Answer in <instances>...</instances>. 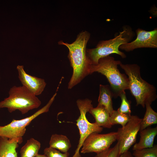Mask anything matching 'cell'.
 Instances as JSON below:
<instances>
[{
	"label": "cell",
	"mask_w": 157,
	"mask_h": 157,
	"mask_svg": "<svg viewBox=\"0 0 157 157\" xmlns=\"http://www.w3.org/2000/svg\"><path fill=\"white\" fill-rule=\"evenodd\" d=\"M90 35L88 31H83L78 34L75 41L72 43L64 42L63 41L58 42L59 44L66 46L69 51L68 58L73 72L68 83L69 89H72L90 74L91 65L86 53L87 44Z\"/></svg>",
	"instance_id": "1"
},
{
	"label": "cell",
	"mask_w": 157,
	"mask_h": 157,
	"mask_svg": "<svg viewBox=\"0 0 157 157\" xmlns=\"http://www.w3.org/2000/svg\"><path fill=\"white\" fill-rule=\"evenodd\" d=\"M128 76L129 89L135 97L136 105L144 108L147 104L151 105L157 97L156 88L143 80L141 76L140 67L136 64H123L119 65Z\"/></svg>",
	"instance_id": "2"
},
{
	"label": "cell",
	"mask_w": 157,
	"mask_h": 157,
	"mask_svg": "<svg viewBox=\"0 0 157 157\" xmlns=\"http://www.w3.org/2000/svg\"><path fill=\"white\" fill-rule=\"evenodd\" d=\"M121 63L120 61L108 56L100 59L98 64L91 65L90 69V74L97 72L106 76L110 83L113 97L115 98L126 90L129 89L128 77L121 73L118 68V65Z\"/></svg>",
	"instance_id": "3"
},
{
	"label": "cell",
	"mask_w": 157,
	"mask_h": 157,
	"mask_svg": "<svg viewBox=\"0 0 157 157\" xmlns=\"http://www.w3.org/2000/svg\"><path fill=\"white\" fill-rule=\"evenodd\" d=\"M135 35L131 28L125 26L123 31L113 38L100 41L96 47L86 49V55L90 64L97 65L100 59L113 53L117 54L122 58H126V54L119 50V47L123 44L130 42Z\"/></svg>",
	"instance_id": "4"
},
{
	"label": "cell",
	"mask_w": 157,
	"mask_h": 157,
	"mask_svg": "<svg viewBox=\"0 0 157 157\" xmlns=\"http://www.w3.org/2000/svg\"><path fill=\"white\" fill-rule=\"evenodd\" d=\"M8 94V97L0 101V108H6L10 113L18 110L22 114H25L41 104L37 96L22 86H13Z\"/></svg>",
	"instance_id": "5"
},
{
	"label": "cell",
	"mask_w": 157,
	"mask_h": 157,
	"mask_svg": "<svg viewBox=\"0 0 157 157\" xmlns=\"http://www.w3.org/2000/svg\"><path fill=\"white\" fill-rule=\"evenodd\" d=\"M92 103V100L88 98L79 99L76 101V104L80 112V115L76 120V124L79 131L80 138L77 148L72 157H81L79 150L85 139L93 132L99 133L103 131V128L98 126L95 122H90L86 118L87 113L93 107Z\"/></svg>",
	"instance_id": "6"
},
{
	"label": "cell",
	"mask_w": 157,
	"mask_h": 157,
	"mask_svg": "<svg viewBox=\"0 0 157 157\" xmlns=\"http://www.w3.org/2000/svg\"><path fill=\"white\" fill-rule=\"evenodd\" d=\"M57 93L56 92L45 106L32 115L20 120L13 119L7 125L0 126V137L6 138L9 139L22 138L26 132V127L31 122L40 115L49 111Z\"/></svg>",
	"instance_id": "7"
},
{
	"label": "cell",
	"mask_w": 157,
	"mask_h": 157,
	"mask_svg": "<svg viewBox=\"0 0 157 157\" xmlns=\"http://www.w3.org/2000/svg\"><path fill=\"white\" fill-rule=\"evenodd\" d=\"M142 119L137 115H131L123 127L118 129L117 140L119 143L120 155L129 151L136 142L137 134L140 131Z\"/></svg>",
	"instance_id": "8"
},
{
	"label": "cell",
	"mask_w": 157,
	"mask_h": 157,
	"mask_svg": "<svg viewBox=\"0 0 157 157\" xmlns=\"http://www.w3.org/2000/svg\"><path fill=\"white\" fill-rule=\"evenodd\" d=\"M117 132L106 134L93 132L90 134L84 141L81 150L82 153L101 152L110 148L117 140Z\"/></svg>",
	"instance_id": "9"
},
{
	"label": "cell",
	"mask_w": 157,
	"mask_h": 157,
	"mask_svg": "<svg viewBox=\"0 0 157 157\" xmlns=\"http://www.w3.org/2000/svg\"><path fill=\"white\" fill-rule=\"evenodd\" d=\"M137 37L132 41L123 44L119 49L126 52L143 48H157V29L146 31L138 28L136 30Z\"/></svg>",
	"instance_id": "10"
},
{
	"label": "cell",
	"mask_w": 157,
	"mask_h": 157,
	"mask_svg": "<svg viewBox=\"0 0 157 157\" xmlns=\"http://www.w3.org/2000/svg\"><path fill=\"white\" fill-rule=\"evenodd\" d=\"M17 69L18 78L22 86L36 96L40 95L47 84L44 79L28 74L25 71L23 65H18Z\"/></svg>",
	"instance_id": "11"
},
{
	"label": "cell",
	"mask_w": 157,
	"mask_h": 157,
	"mask_svg": "<svg viewBox=\"0 0 157 157\" xmlns=\"http://www.w3.org/2000/svg\"><path fill=\"white\" fill-rule=\"evenodd\" d=\"M22 142L23 138L9 139L0 137V157H18L16 149Z\"/></svg>",
	"instance_id": "12"
},
{
	"label": "cell",
	"mask_w": 157,
	"mask_h": 157,
	"mask_svg": "<svg viewBox=\"0 0 157 157\" xmlns=\"http://www.w3.org/2000/svg\"><path fill=\"white\" fill-rule=\"evenodd\" d=\"M157 134V126L149 127L140 131L139 140L134 144L132 150L134 151L153 147L154 138Z\"/></svg>",
	"instance_id": "13"
},
{
	"label": "cell",
	"mask_w": 157,
	"mask_h": 157,
	"mask_svg": "<svg viewBox=\"0 0 157 157\" xmlns=\"http://www.w3.org/2000/svg\"><path fill=\"white\" fill-rule=\"evenodd\" d=\"M89 112L94 117L98 126L108 129L112 127L110 114L104 106L98 104L96 107L91 108Z\"/></svg>",
	"instance_id": "14"
},
{
	"label": "cell",
	"mask_w": 157,
	"mask_h": 157,
	"mask_svg": "<svg viewBox=\"0 0 157 157\" xmlns=\"http://www.w3.org/2000/svg\"><path fill=\"white\" fill-rule=\"evenodd\" d=\"M113 97V93L110 85H100L98 104L104 106L110 115L114 110L112 101Z\"/></svg>",
	"instance_id": "15"
},
{
	"label": "cell",
	"mask_w": 157,
	"mask_h": 157,
	"mask_svg": "<svg viewBox=\"0 0 157 157\" xmlns=\"http://www.w3.org/2000/svg\"><path fill=\"white\" fill-rule=\"evenodd\" d=\"M49 145L64 153L68 152L72 147L69 140L66 136L57 134L51 135Z\"/></svg>",
	"instance_id": "16"
},
{
	"label": "cell",
	"mask_w": 157,
	"mask_h": 157,
	"mask_svg": "<svg viewBox=\"0 0 157 157\" xmlns=\"http://www.w3.org/2000/svg\"><path fill=\"white\" fill-rule=\"evenodd\" d=\"M41 147L40 142L33 138L28 140L21 149V157H35Z\"/></svg>",
	"instance_id": "17"
},
{
	"label": "cell",
	"mask_w": 157,
	"mask_h": 157,
	"mask_svg": "<svg viewBox=\"0 0 157 157\" xmlns=\"http://www.w3.org/2000/svg\"><path fill=\"white\" fill-rule=\"evenodd\" d=\"M146 112L143 119H142L140 131L151 125L157 123V113L154 111L149 104L145 105Z\"/></svg>",
	"instance_id": "18"
},
{
	"label": "cell",
	"mask_w": 157,
	"mask_h": 157,
	"mask_svg": "<svg viewBox=\"0 0 157 157\" xmlns=\"http://www.w3.org/2000/svg\"><path fill=\"white\" fill-rule=\"evenodd\" d=\"M131 114L121 113L117 110H114L110 115V120L112 126L116 124H119L122 127H124L129 120Z\"/></svg>",
	"instance_id": "19"
},
{
	"label": "cell",
	"mask_w": 157,
	"mask_h": 157,
	"mask_svg": "<svg viewBox=\"0 0 157 157\" xmlns=\"http://www.w3.org/2000/svg\"><path fill=\"white\" fill-rule=\"evenodd\" d=\"M134 157H157V145L151 148L133 151L132 154Z\"/></svg>",
	"instance_id": "20"
},
{
	"label": "cell",
	"mask_w": 157,
	"mask_h": 157,
	"mask_svg": "<svg viewBox=\"0 0 157 157\" xmlns=\"http://www.w3.org/2000/svg\"><path fill=\"white\" fill-rule=\"evenodd\" d=\"M120 156L119 144L117 142L113 147L97 153L93 157H119Z\"/></svg>",
	"instance_id": "21"
},
{
	"label": "cell",
	"mask_w": 157,
	"mask_h": 157,
	"mask_svg": "<svg viewBox=\"0 0 157 157\" xmlns=\"http://www.w3.org/2000/svg\"><path fill=\"white\" fill-rule=\"evenodd\" d=\"M119 97L121 98V103L120 107L117 110L122 113L131 114V110L130 102L127 99L125 92L122 93Z\"/></svg>",
	"instance_id": "22"
},
{
	"label": "cell",
	"mask_w": 157,
	"mask_h": 157,
	"mask_svg": "<svg viewBox=\"0 0 157 157\" xmlns=\"http://www.w3.org/2000/svg\"><path fill=\"white\" fill-rule=\"evenodd\" d=\"M44 153L47 157H69V156L68 152L62 153L59 150L50 146L44 149Z\"/></svg>",
	"instance_id": "23"
},
{
	"label": "cell",
	"mask_w": 157,
	"mask_h": 157,
	"mask_svg": "<svg viewBox=\"0 0 157 157\" xmlns=\"http://www.w3.org/2000/svg\"><path fill=\"white\" fill-rule=\"evenodd\" d=\"M119 157H134L131 152L128 151L121 154Z\"/></svg>",
	"instance_id": "24"
},
{
	"label": "cell",
	"mask_w": 157,
	"mask_h": 157,
	"mask_svg": "<svg viewBox=\"0 0 157 157\" xmlns=\"http://www.w3.org/2000/svg\"><path fill=\"white\" fill-rule=\"evenodd\" d=\"M35 157H47L44 154L41 155L38 154Z\"/></svg>",
	"instance_id": "25"
},
{
	"label": "cell",
	"mask_w": 157,
	"mask_h": 157,
	"mask_svg": "<svg viewBox=\"0 0 157 157\" xmlns=\"http://www.w3.org/2000/svg\"></svg>",
	"instance_id": "26"
}]
</instances>
